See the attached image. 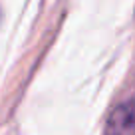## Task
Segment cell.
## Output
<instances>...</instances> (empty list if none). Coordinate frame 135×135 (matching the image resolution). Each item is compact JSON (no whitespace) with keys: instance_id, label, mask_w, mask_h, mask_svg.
Returning a JSON list of instances; mask_svg holds the SVG:
<instances>
[{"instance_id":"1","label":"cell","mask_w":135,"mask_h":135,"mask_svg":"<svg viewBox=\"0 0 135 135\" xmlns=\"http://www.w3.org/2000/svg\"><path fill=\"white\" fill-rule=\"evenodd\" d=\"M103 135H135V95L113 105L107 115Z\"/></svg>"}]
</instances>
